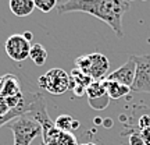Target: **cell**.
Masks as SVG:
<instances>
[{
  "label": "cell",
  "instance_id": "cell-14",
  "mask_svg": "<svg viewBox=\"0 0 150 145\" xmlns=\"http://www.w3.org/2000/svg\"><path fill=\"white\" fill-rule=\"evenodd\" d=\"M29 59L32 60L36 66H43L47 60V52L43 48L40 43H35L31 46V52H29Z\"/></svg>",
  "mask_w": 150,
  "mask_h": 145
},
{
  "label": "cell",
  "instance_id": "cell-18",
  "mask_svg": "<svg viewBox=\"0 0 150 145\" xmlns=\"http://www.w3.org/2000/svg\"><path fill=\"white\" fill-rule=\"evenodd\" d=\"M129 144L131 145H145V142H143L142 137H140L139 133H138V134L131 135V138H129Z\"/></svg>",
  "mask_w": 150,
  "mask_h": 145
},
{
  "label": "cell",
  "instance_id": "cell-22",
  "mask_svg": "<svg viewBox=\"0 0 150 145\" xmlns=\"http://www.w3.org/2000/svg\"><path fill=\"white\" fill-rule=\"evenodd\" d=\"M40 145H43V142H42V144H40Z\"/></svg>",
  "mask_w": 150,
  "mask_h": 145
},
{
  "label": "cell",
  "instance_id": "cell-11",
  "mask_svg": "<svg viewBox=\"0 0 150 145\" xmlns=\"http://www.w3.org/2000/svg\"><path fill=\"white\" fill-rule=\"evenodd\" d=\"M8 7L16 17H27L35 10L33 0H10Z\"/></svg>",
  "mask_w": 150,
  "mask_h": 145
},
{
  "label": "cell",
  "instance_id": "cell-6",
  "mask_svg": "<svg viewBox=\"0 0 150 145\" xmlns=\"http://www.w3.org/2000/svg\"><path fill=\"white\" fill-rule=\"evenodd\" d=\"M31 42L27 41L22 34H14L11 36L7 38L6 41V53L14 61L21 63L25 59L29 57V52H31Z\"/></svg>",
  "mask_w": 150,
  "mask_h": 145
},
{
  "label": "cell",
  "instance_id": "cell-7",
  "mask_svg": "<svg viewBox=\"0 0 150 145\" xmlns=\"http://www.w3.org/2000/svg\"><path fill=\"white\" fill-rule=\"evenodd\" d=\"M135 73H136V63L134 60V56H131L125 64H122L121 67H118L117 70L107 74V77L104 80L115 81V82H120V84L131 88V85H132V82L135 80Z\"/></svg>",
  "mask_w": 150,
  "mask_h": 145
},
{
  "label": "cell",
  "instance_id": "cell-3",
  "mask_svg": "<svg viewBox=\"0 0 150 145\" xmlns=\"http://www.w3.org/2000/svg\"><path fill=\"white\" fill-rule=\"evenodd\" d=\"M75 69L89 75L93 80H104L110 69V61L102 53L83 54L75 59Z\"/></svg>",
  "mask_w": 150,
  "mask_h": 145
},
{
  "label": "cell",
  "instance_id": "cell-17",
  "mask_svg": "<svg viewBox=\"0 0 150 145\" xmlns=\"http://www.w3.org/2000/svg\"><path fill=\"white\" fill-rule=\"evenodd\" d=\"M59 0H33L35 9L40 10L42 13H50V11L57 7Z\"/></svg>",
  "mask_w": 150,
  "mask_h": 145
},
{
  "label": "cell",
  "instance_id": "cell-19",
  "mask_svg": "<svg viewBox=\"0 0 150 145\" xmlns=\"http://www.w3.org/2000/svg\"><path fill=\"white\" fill-rule=\"evenodd\" d=\"M11 121L10 117H0V127H3V126H7V124Z\"/></svg>",
  "mask_w": 150,
  "mask_h": 145
},
{
  "label": "cell",
  "instance_id": "cell-5",
  "mask_svg": "<svg viewBox=\"0 0 150 145\" xmlns=\"http://www.w3.org/2000/svg\"><path fill=\"white\" fill-rule=\"evenodd\" d=\"M136 63L135 80L131 85V92H147L150 94V56H134Z\"/></svg>",
  "mask_w": 150,
  "mask_h": 145
},
{
  "label": "cell",
  "instance_id": "cell-24",
  "mask_svg": "<svg viewBox=\"0 0 150 145\" xmlns=\"http://www.w3.org/2000/svg\"><path fill=\"white\" fill-rule=\"evenodd\" d=\"M0 80H1V77H0Z\"/></svg>",
  "mask_w": 150,
  "mask_h": 145
},
{
  "label": "cell",
  "instance_id": "cell-1",
  "mask_svg": "<svg viewBox=\"0 0 150 145\" xmlns=\"http://www.w3.org/2000/svg\"><path fill=\"white\" fill-rule=\"evenodd\" d=\"M129 0H65L57 6V13H86L106 22L118 36L122 34L124 14L129 10Z\"/></svg>",
  "mask_w": 150,
  "mask_h": 145
},
{
  "label": "cell",
  "instance_id": "cell-13",
  "mask_svg": "<svg viewBox=\"0 0 150 145\" xmlns=\"http://www.w3.org/2000/svg\"><path fill=\"white\" fill-rule=\"evenodd\" d=\"M54 126H56V129H59L60 131L72 133L74 130H76L79 127V121L75 120L70 114H60L59 117L54 120Z\"/></svg>",
  "mask_w": 150,
  "mask_h": 145
},
{
  "label": "cell",
  "instance_id": "cell-4",
  "mask_svg": "<svg viewBox=\"0 0 150 145\" xmlns=\"http://www.w3.org/2000/svg\"><path fill=\"white\" fill-rule=\"evenodd\" d=\"M38 85L40 89H45L52 95H63L71 89V77L65 70L56 67L40 75Z\"/></svg>",
  "mask_w": 150,
  "mask_h": 145
},
{
  "label": "cell",
  "instance_id": "cell-2",
  "mask_svg": "<svg viewBox=\"0 0 150 145\" xmlns=\"http://www.w3.org/2000/svg\"><path fill=\"white\" fill-rule=\"evenodd\" d=\"M7 127L14 134V145H31L38 135L42 134L40 124L33 119L28 117L27 114L13 119L7 124Z\"/></svg>",
  "mask_w": 150,
  "mask_h": 145
},
{
  "label": "cell",
  "instance_id": "cell-8",
  "mask_svg": "<svg viewBox=\"0 0 150 145\" xmlns=\"http://www.w3.org/2000/svg\"><path fill=\"white\" fill-rule=\"evenodd\" d=\"M42 137L43 145H79L72 133H64L56 127Z\"/></svg>",
  "mask_w": 150,
  "mask_h": 145
},
{
  "label": "cell",
  "instance_id": "cell-9",
  "mask_svg": "<svg viewBox=\"0 0 150 145\" xmlns=\"http://www.w3.org/2000/svg\"><path fill=\"white\" fill-rule=\"evenodd\" d=\"M22 94L21 82L14 74H6L0 80V96L11 98Z\"/></svg>",
  "mask_w": 150,
  "mask_h": 145
},
{
  "label": "cell",
  "instance_id": "cell-15",
  "mask_svg": "<svg viewBox=\"0 0 150 145\" xmlns=\"http://www.w3.org/2000/svg\"><path fill=\"white\" fill-rule=\"evenodd\" d=\"M107 91H106V84H104V80H95L91 85L86 88V95H88V99H95V98H100L103 95H106Z\"/></svg>",
  "mask_w": 150,
  "mask_h": 145
},
{
  "label": "cell",
  "instance_id": "cell-20",
  "mask_svg": "<svg viewBox=\"0 0 150 145\" xmlns=\"http://www.w3.org/2000/svg\"><path fill=\"white\" fill-rule=\"evenodd\" d=\"M22 35H24V38H25V39H27V41H29V42H31V41H32V38H33L32 32H29V31H25V32L22 34Z\"/></svg>",
  "mask_w": 150,
  "mask_h": 145
},
{
  "label": "cell",
  "instance_id": "cell-21",
  "mask_svg": "<svg viewBox=\"0 0 150 145\" xmlns=\"http://www.w3.org/2000/svg\"><path fill=\"white\" fill-rule=\"evenodd\" d=\"M79 145H97V144H95V142H86V144H79Z\"/></svg>",
  "mask_w": 150,
  "mask_h": 145
},
{
  "label": "cell",
  "instance_id": "cell-12",
  "mask_svg": "<svg viewBox=\"0 0 150 145\" xmlns=\"http://www.w3.org/2000/svg\"><path fill=\"white\" fill-rule=\"evenodd\" d=\"M104 84H106V91H107V95L110 96L111 101H118L121 98H127L131 92V88L127 85H122L120 82H115V81H107L104 80Z\"/></svg>",
  "mask_w": 150,
  "mask_h": 145
},
{
  "label": "cell",
  "instance_id": "cell-10",
  "mask_svg": "<svg viewBox=\"0 0 150 145\" xmlns=\"http://www.w3.org/2000/svg\"><path fill=\"white\" fill-rule=\"evenodd\" d=\"M70 77H71V89L74 91L76 96L86 95V88L95 81L93 78L83 74L78 69H72V71L70 73Z\"/></svg>",
  "mask_w": 150,
  "mask_h": 145
},
{
  "label": "cell",
  "instance_id": "cell-23",
  "mask_svg": "<svg viewBox=\"0 0 150 145\" xmlns=\"http://www.w3.org/2000/svg\"><path fill=\"white\" fill-rule=\"evenodd\" d=\"M129 1H132V0H129Z\"/></svg>",
  "mask_w": 150,
  "mask_h": 145
},
{
  "label": "cell",
  "instance_id": "cell-16",
  "mask_svg": "<svg viewBox=\"0 0 150 145\" xmlns=\"http://www.w3.org/2000/svg\"><path fill=\"white\" fill-rule=\"evenodd\" d=\"M110 101H111L110 96L106 94V95H103V96H100V98L88 99V103H89V106H91L92 109H95V110H103V109H106L108 106Z\"/></svg>",
  "mask_w": 150,
  "mask_h": 145
}]
</instances>
